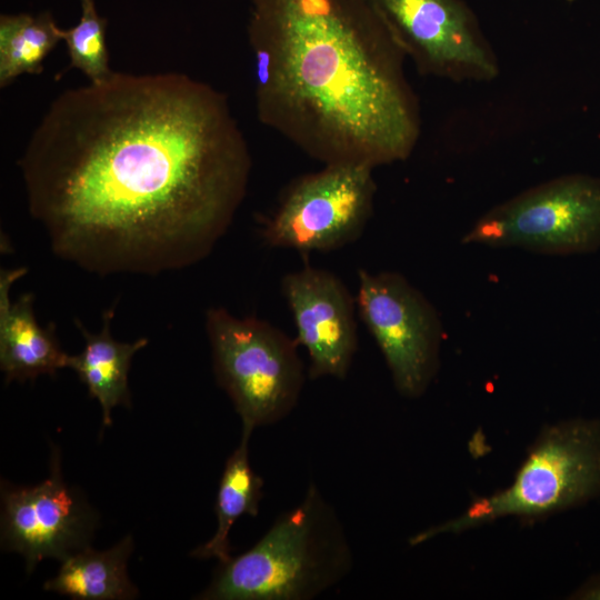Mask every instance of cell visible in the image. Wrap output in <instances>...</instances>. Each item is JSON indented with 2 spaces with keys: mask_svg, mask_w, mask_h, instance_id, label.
I'll return each instance as SVG.
<instances>
[{
  "mask_svg": "<svg viewBox=\"0 0 600 600\" xmlns=\"http://www.w3.org/2000/svg\"><path fill=\"white\" fill-rule=\"evenodd\" d=\"M251 166L227 97L173 72H112L66 90L19 160L52 251L101 276L203 260L243 202Z\"/></svg>",
  "mask_w": 600,
  "mask_h": 600,
  "instance_id": "1",
  "label": "cell"
},
{
  "mask_svg": "<svg viewBox=\"0 0 600 600\" xmlns=\"http://www.w3.org/2000/svg\"><path fill=\"white\" fill-rule=\"evenodd\" d=\"M248 39L262 124L323 164L411 156L419 101L376 0H250Z\"/></svg>",
  "mask_w": 600,
  "mask_h": 600,
  "instance_id": "2",
  "label": "cell"
},
{
  "mask_svg": "<svg viewBox=\"0 0 600 600\" xmlns=\"http://www.w3.org/2000/svg\"><path fill=\"white\" fill-rule=\"evenodd\" d=\"M353 551L336 508L310 482L252 548L220 563L201 600H312L353 569Z\"/></svg>",
  "mask_w": 600,
  "mask_h": 600,
  "instance_id": "3",
  "label": "cell"
},
{
  "mask_svg": "<svg viewBox=\"0 0 600 600\" xmlns=\"http://www.w3.org/2000/svg\"><path fill=\"white\" fill-rule=\"evenodd\" d=\"M218 384L242 428L274 424L296 408L306 380L296 339L257 317L239 318L222 307L206 313Z\"/></svg>",
  "mask_w": 600,
  "mask_h": 600,
  "instance_id": "4",
  "label": "cell"
},
{
  "mask_svg": "<svg viewBox=\"0 0 600 600\" xmlns=\"http://www.w3.org/2000/svg\"><path fill=\"white\" fill-rule=\"evenodd\" d=\"M600 491V423L573 420L554 426L534 443L510 487L476 500L464 513L410 538L418 546L442 533L496 519L539 517L574 506Z\"/></svg>",
  "mask_w": 600,
  "mask_h": 600,
  "instance_id": "5",
  "label": "cell"
},
{
  "mask_svg": "<svg viewBox=\"0 0 600 600\" xmlns=\"http://www.w3.org/2000/svg\"><path fill=\"white\" fill-rule=\"evenodd\" d=\"M462 242L551 254L596 251L600 178L573 173L534 186L486 212Z\"/></svg>",
  "mask_w": 600,
  "mask_h": 600,
  "instance_id": "6",
  "label": "cell"
},
{
  "mask_svg": "<svg viewBox=\"0 0 600 600\" xmlns=\"http://www.w3.org/2000/svg\"><path fill=\"white\" fill-rule=\"evenodd\" d=\"M373 169L331 163L292 180L272 213L261 221L263 242L307 254L330 252L357 241L373 213Z\"/></svg>",
  "mask_w": 600,
  "mask_h": 600,
  "instance_id": "7",
  "label": "cell"
},
{
  "mask_svg": "<svg viewBox=\"0 0 600 600\" xmlns=\"http://www.w3.org/2000/svg\"><path fill=\"white\" fill-rule=\"evenodd\" d=\"M356 301L398 392L420 397L439 366L442 326L433 306L402 274L364 269L358 271Z\"/></svg>",
  "mask_w": 600,
  "mask_h": 600,
  "instance_id": "8",
  "label": "cell"
},
{
  "mask_svg": "<svg viewBox=\"0 0 600 600\" xmlns=\"http://www.w3.org/2000/svg\"><path fill=\"white\" fill-rule=\"evenodd\" d=\"M404 54L423 76L491 81L497 54L463 0H376Z\"/></svg>",
  "mask_w": 600,
  "mask_h": 600,
  "instance_id": "9",
  "label": "cell"
},
{
  "mask_svg": "<svg viewBox=\"0 0 600 600\" xmlns=\"http://www.w3.org/2000/svg\"><path fill=\"white\" fill-rule=\"evenodd\" d=\"M1 544L20 553L31 572L46 558L64 560L89 547L98 517L61 473L52 450L50 476L33 487L1 486Z\"/></svg>",
  "mask_w": 600,
  "mask_h": 600,
  "instance_id": "10",
  "label": "cell"
},
{
  "mask_svg": "<svg viewBox=\"0 0 600 600\" xmlns=\"http://www.w3.org/2000/svg\"><path fill=\"white\" fill-rule=\"evenodd\" d=\"M296 328L309 356L308 377L344 380L358 349L357 301L333 272L306 263L281 280Z\"/></svg>",
  "mask_w": 600,
  "mask_h": 600,
  "instance_id": "11",
  "label": "cell"
},
{
  "mask_svg": "<svg viewBox=\"0 0 600 600\" xmlns=\"http://www.w3.org/2000/svg\"><path fill=\"white\" fill-rule=\"evenodd\" d=\"M26 271L0 273V368L6 382L54 374L68 363L69 354L61 349L53 324L43 328L37 322L33 294H22L14 302L9 299L10 287Z\"/></svg>",
  "mask_w": 600,
  "mask_h": 600,
  "instance_id": "12",
  "label": "cell"
},
{
  "mask_svg": "<svg viewBox=\"0 0 600 600\" xmlns=\"http://www.w3.org/2000/svg\"><path fill=\"white\" fill-rule=\"evenodd\" d=\"M112 318V308L103 312L98 333L89 332L76 320L86 344L80 353L69 354L67 363L86 384L90 397L99 401L103 427L112 424L111 413L117 406H131L128 384L131 360L148 344L146 338L134 342L117 341L111 334Z\"/></svg>",
  "mask_w": 600,
  "mask_h": 600,
  "instance_id": "13",
  "label": "cell"
},
{
  "mask_svg": "<svg viewBox=\"0 0 600 600\" xmlns=\"http://www.w3.org/2000/svg\"><path fill=\"white\" fill-rule=\"evenodd\" d=\"M132 550L129 534L108 550L86 547L62 560L57 576L43 589L80 600L133 599L139 591L127 572Z\"/></svg>",
  "mask_w": 600,
  "mask_h": 600,
  "instance_id": "14",
  "label": "cell"
},
{
  "mask_svg": "<svg viewBox=\"0 0 600 600\" xmlns=\"http://www.w3.org/2000/svg\"><path fill=\"white\" fill-rule=\"evenodd\" d=\"M252 432L242 428L239 446L226 461L214 506L217 529L207 542L191 551L193 558L227 562L231 559V528L244 514L258 516L264 481L250 464L249 440Z\"/></svg>",
  "mask_w": 600,
  "mask_h": 600,
  "instance_id": "15",
  "label": "cell"
},
{
  "mask_svg": "<svg viewBox=\"0 0 600 600\" xmlns=\"http://www.w3.org/2000/svg\"><path fill=\"white\" fill-rule=\"evenodd\" d=\"M63 30L48 11L1 14L0 87L24 73H41L44 59L63 40Z\"/></svg>",
  "mask_w": 600,
  "mask_h": 600,
  "instance_id": "16",
  "label": "cell"
},
{
  "mask_svg": "<svg viewBox=\"0 0 600 600\" xmlns=\"http://www.w3.org/2000/svg\"><path fill=\"white\" fill-rule=\"evenodd\" d=\"M80 6L79 22L63 30L70 68L80 70L90 82H100L113 72L109 67L106 20L99 16L94 0H80Z\"/></svg>",
  "mask_w": 600,
  "mask_h": 600,
  "instance_id": "17",
  "label": "cell"
},
{
  "mask_svg": "<svg viewBox=\"0 0 600 600\" xmlns=\"http://www.w3.org/2000/svg\"><path fill=\"white\" fill-rule=\"evenodd\" d=\"M584 599H597L600 600V582H597L590 586L581 593Z\"/></svg>",
  "mask_w": 600,
  "mask_h": 600,
  "instance_id": "18",
  "label": "cell"
},
{
  "mask_svg": "<svg viewBox=\"0 0 600 600\" xmlns=\"http://www.w3.org/2000/svg\"><path fill=\"white\" fill-rule=\"evenodd\" d=\"M562 1H564V2H573L576 0H562Z\"/></svg>",
  "mask_w": 600,
  "mask_h": 600,
  "instance_id": "19",
  "label": "cell"
}]
</instances>
